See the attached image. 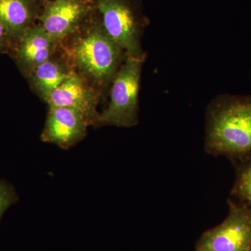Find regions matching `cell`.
Returning <instances> with one entry per match:
<instances>
[{
	"mask_svg": "<svg viewBox=\"0 0 251 251\" xmlns=\"http://www.w3.org/2000/svg\"><path fill=\"white\" fill-rule=\"evenodd\" d=\"M97 8L104 29L126 56L145 61L142 45L145 25L128 0H97Z\"/></svg>",
	"mask_w": 251,
	"mask_h": 251,
	"instance_id": "cell-4",
	"label": "cell"
},
{
	"mask_svg": "<svg viewBox=\"0 0 251 251\" xmlns=\"http://www.w3.org/2000/svg\"><path fill=\"white\" fill-rule=\"evenodd\" d=\"M31 18L25 0H0V20L10 34L22 36L28 29Z\"/></svg>",
	"mask_w": 251,
	"mask_h": 251,
	"instance_id": "cell-11",
	"label": "cell"
},
{
	"mask_svg": "<svg viewBox=\"0 0 251 251\" xmlns=\"http://www.w3.org/2000/svg\"><path fill=\"white\" fill-rule=\"evenodd\" d=\"M78 1H85V2H87V1H88V0H78Z\"/></svg>",
	"mask_w": 251,
	"mask_h": 251,
	"instance_id": "cell-15",
	"label": "cell"
},
{
	"mask_svg": "<svg viewBox=\"0 0 251 251\" xmlns=\"http://www.w3.org/2000/svg\"><path fill=\"white\" fill-rule=\"evenodd\" d=\"M239 193L251 206V163L242 172L238 185Z\"/></svg>",
	"mask_w": 251,
	"mask_h": 251,
	"instance_id": "cell-13",
	"label": "cell"
},
{
	"mask_svg": "<svg viewBox=\"0 0 251 251\" xmlns=\"http://www.w3.org/2000/svg\"><path fill=\"white\" fill-rule=\"evenodd\" d=\"M59 46L41 25L28 28L21 36L18 49V59L28 75L49 60Z\"/></svg>",
	"mask_w": 251,
	"mask_h": 251,
	"instance_id": "cell-9",
	"label": "cell"
},
{
	"mask_svg": "<svg viewBox=\"0 0 251 251\" xmlns=\"http://www.w3.org/2000/svg\"><path fill=\"white\" fill-rule=\"evenodd\" d=\"M17 201V194L12 186L0 180V220L6 209Z\"/></svg>",
	"mask_w": 251,
	"mask_h": 251,
	"instance_id": "cell-12",
	"label": "cell"
},
{
	"mask_svg": "<svg viewBox=\"0 0 251 251\" xmlns=\"http://www.w3.org/2000/svg\"><path fill=\"white\" fill-rule=\"evenodd\" d=\"M196 251H251V211L231 206L224 223L203 234Z\"/></svg>",
	"mask_w": 251,
	"mask_h": 251,
	"instance_id": "cell-5",
	"label": "cell"
},
{
	"mask_svg": "<svg viewBox=\"0 0 251 251\" xmlns=\"http://www.w3.org/2000/svg\"><path fill=\"white\" fill-rule=\"evenodd\" d=\"M59 46L73 70L100 93L111 85L126 57L101 23L80 27Z\"/></svg>",
	"mask_w": 251,
	"mask_h": 251,
	"instance_id": "cell-1",
	"label": "cell"
},
{
	"mask_svg": "<svg viewBox=\"0 0 251 251\" xmlns=\"http://www.w3.org/2000/svg\"><path fill=\"white\" fill-rule=\"evenodd\" d=\"M88 122L80 112L64 107H49L41 140L67 150L85 138Z\"/></svg>",
	"mask_w": 251,
	"mask_h": 251,
	"instance_id": "cell-7",
	"label": "cell"
},
{
	"mask_svg": "<svg viewBox=\"0 0 251 251\" xmlns=\"http://www.w3.org/2000/svg\"><path fill=\"white\" fill-rule=\"evenodd\" d=\"M9 31L0 20V47L4 45L9 39Z\"/></svg>",
	"mask_w": 251,
	"mask_h": 251,
	"instance_id": "cell-14",
	"label": "cell"
},
{
	"mask_svg": "<svg viewBox=\"0 0 251 251\" xmlns=\"http://www.w3.org/2000/svg\"><path fill=\"white\" fill-rule=\"evenodd\" d=\"M100 92L74 72L46 100L49 107H64L80 112L89 125L97 126Z\"/></svg>",
	"mask_w": 251,
	"mask_h": 251,
	"instance_id": "cell-6",
	"label": "cell"
},
{
	"mask_svg": "<svg viewBox=\"0 0 251 251\" xmlns=\"http://www.w3.org/2000/svg\"><path fill=\"white\" fill-rule=\"evenodd\" d=\"M206 146L221 154L251 151V97L220 96L208 110Z\"/></svg>",
	"mask_w": 251,
	"mask_h": 251,
	"instance_id": "cell-2",
	"label": "cell"
},
{
	"mask_svg": "<svg viewBox=\"0 0 251 251\" xmlns=\"http://www.w3.org/2000/svg\"><path fill=\"white\" fill-rule=\"evenodd\" d=\"M54 54L29 75L33 88L44 101L74 72L65 56L59 58Z\"/></svg>",
	"mask_w": 251,
	"mask_h": 251,
	"instance_id": "cell-10",
	"label": "cell"
},
{
	"mask_svg": "<svg viewBox=\"0 0 251 251\" xmlns=\"http://www.w3.org/2000/svg\"><path fill=\"white\" fill-rule=\"evenodd\" d=\"M88 11L85 1L53 0L50 1L41 15V25L59 44L81 27Z\"/></svg>",
	"mask_w": 251,
	"mask_h": 251,
	"instance_id": "cell-8",
	"label": "cell"
},
{
	"mask_svg": "<svg viewBox=\"0 0 251 251\" xmlns=\"http://www.w3.org/2000/svg\"><path fill=\"white\" fill-rule=\"evenodd\" d=\"M145 61L126 57L110 85L108 107L99 114L97 126L130 128L138 124L139 92Z\"/></svg>",
	"mask_w": 251,
	"mask_h": 251,
	"instance_id": "cell-3",
	"label": "cell"
}]
</instances>
